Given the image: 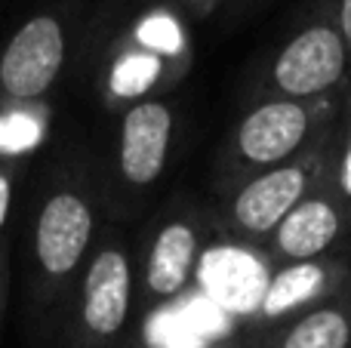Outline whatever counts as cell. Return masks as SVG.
I'll return each instance as SVG.
<instances>
[{
    "label": "cell",
    "mask_w": 351,
    "mask_h": 348,
    "mask_svg": "<svg viewBox=\"0 0 351 348\" xmlns=\"http://www.w3.org/2000/svg\"><path fill=\"white\" fill-rule=\"evenodd\" d=\"M191 31L173 0L142 3L114 28L93 22L71 74H86L105 111L154 96H170L191 68Z\"/></svg>",
    "instance_id": "7a4b0ae2"
},
{
    "label": "cell",
    "mask_w": 351,
    "mask_h": 348,
    "mask_svg": "<svg viewBox=\"0 0 351 348\" xmlns=\"http://www.w3.org/2000/svg\"><path fill=\"white\" fill-rule=\"evenodd\" d=\"M206 348H256V345L253 343H241V339H219V343H213Z\"/></svg>",
    "instance_id": "e0dca14e"
},
{
    "label": "cell",
    "mask_w": 351,
    "mask_h": 348,
    "mask_svg": "<svg viewBox=\"0 0 351 348\" xmlns=\"http://www.w3.org/2000/svg\"><path fill=\"white\" fill-rule=\"evenodd\" d=\"M339 154L342 121L336 129L321 136L308 151L216 191L219 203L213 213V225L231 238L259 247L302 197H308L317 185L333 176L339 166Z\"/></svg>",
    "instance_id": "8992f818"
},
{
    "label": "cell",
    "mask_w": 351,
    "mask_h": 348,
    "mask_svg": "<svg viewBox=\"0 0 351 348\" xmlns=\"http://www.w3.org/2000/svg\"><path fill=\"white\" fill-rule=\"evenodd\" d=\"M213 232V213L194 201H176L148 225L136 247V296L139 308H164L194 281V271Z\"/></svg>",
    "instance_id": "ba28073f"
},
{
    "label": "cell",
    "mask_w": 351,
    "mask_h": 348,
    "mask_svg": "<svg viewBox=\"0 0 351 348\" xmlns=\"http://www.w3.org/2000/svg\"><path fill=\"white\" fill-rule=\"evenodd\" d=\"M19 222L28 306L40 324H49L108 222L96 158L68 148L37 166Z\"/></svg>",
    "instance_id": "6da1fadb"
},
{
    "label": "cell",
    "mask_w": 351,
    "mask_h": 348,
    "mask_svg": "<svg viewBox=\"0 0 351 348\" xmlns=\"http://www.w3.org/2000/svg\"><path fill=\"white\" fill-rule=\"evenodd\" d=\"M346 99L348 92L333 99L256 96L222 139L216 154V191L308 151L321 136L339 127Z\"/></svg>",
    "instance_id": "277c9868"
},
{
    "label": "cell",
    "mask_w": 351,
    "mask_h": 348,
    "mask_svg": "<svg viewBox=\"0 0 351 348\" xmlns=\"http://www.w3.org/2000/svg\"><path fill=\"white\" fill-rule=\"evenodd\" d=\"M333 6H336V22H339V31L346 37V47L351 55V0H333Z\"/></svg>",
    "instance_id": "5bb4252c"
},
{
    "label": "cell",
    "mask_w": 351,
    "mask_h": 348,
    "mask_svg": "<svg viewBox=\"0 0 351 348\" xmlns=\"http://www.w3.org/2000/svg\"><path fill=\"white\" fill-rule=\"evenodd\" d=\"M256 348H351V271L305 312L262 330Z\"/></svg>",
    "instance_id": "8fae6325"
},
{
    "label": "cell",
    "mask_w": 351,
    "mask_h": 348,
    "mask_svg": "<svg viewBox=\"0 0 351 348\" xmlns=\"http://www.w3.org/2000/svg\"><path fill=\"white\" fill-rule=\"evenodd\" d=\"M10 247H0V318H3V306H6V281H10Z\"/></svg>",
    "instance_id": "9a60e30c"
},
{
    "label": "cell",
    "mask_w": 351,
    "mask_h": 348,
    "mask_svg": "<svg viewBox=\"0 0 351 348\" xmlns=\"http://www.w3.org/2000/svg\"><path fill=\"white\" fill-rule=\"evenodd\" d=\"M348 271H351V262L342 253L311 259V262L280 265L271 275V284L262 293L259 308H256L253 318L262 324V330H268V327L280 324V321L293 318V314L305 312L308 306L321 302Z\"/></svg>",
    "instance_id": "30bf717a"
},
{
    "label": "cell",
    "mask_w": 351,
    "mask_h": 348,
    "mask_svg": "<svg viewBox=\"0 0 351 348\" xmlns=\"http://www.w3.org/2000/svg\"><path fill=\"white\" fill-rule=\"evenodd\" d=\"M262 0H225V6H222V12H225V18H231V16H243V12H250L253 6H259Z\"/></svg>",
    "instance_id": "2e32d148"
},
{
    "label": "cell",
    "mask_w": 351,
    "mask_h": 348,
    "mask_svg": "<svg viewBox=\"0 0 351 348\" xmlns=\"http://www.w3.org/2000/svg\"><path fill=\"white\" fill-rule=\"evenodd\" d=\"M182 133V108L173 96H154L117 111L108 158L96 160L111 222H123L164 182Z\"/></svg>",
    "instance_id": "5b68a950"
},
{
    "label": "cell",
    "mask_w": 351,
    "mask_h": 348,
    "mask_svg": "<svg viewBox=\"0 0 351 348\" xmlns=\"http://www.w3.org/2000/svg\"><path fill=\"white\" fill-rule=\"evenodd\" d=\"M351 244V191L330 176L308 197L284 216L278 228L259 244L274 269L280 265L311 262L342 253Z\"/></svg>",
    "instance_id": "9c48e42d"
},
{
    "label": "cell",
    "mask_w": 351,
    "mask_h": 348,
    "mask_svg": "<svg viewBox=\"0 0 351 348\" xmlns=\"http://www.w3.org/2000/svg\"><path fill=\"white\" fill-rule=\"evenodd\" d=\"M136 308V247L121 222L108 219L47 327L59 348H127Z\"/></svg>",
    "instance_id": "3957f363"
},
{
    "label": "cell",
    "mask_w": 351,
    "mask_h": 348,
    "mask_svg": "<svg viewBox=\"0 0 351 348\" xmlns=\"http://www.w3.org/2000/svg\"><path fill=\"white\" fill-rule=\"evenodd\" d=\"M22 182H25L22 158L0 151V247H6L12 240V216H16Z\"/></svg>",
    "instance_id": "7c38bea8"
},
{
    "label": "cell",
    "mask_w": 351,
    "mask_h": 348,
    "mask_svg": "<svg viewBox=\"0 0 351 348\" xmlns=\"http://www.w3.org/2000/svg\"><path fill=\"white\" fill-rule=\"evenodd\" d=\"M259 96L333 99L351 92V55L333 0H308L293 31L256 74Z\"/></svg>",
    "instance_id": "52a82bcc"
},
{
    "label": "cell",
    "mask_w": 351,
    "mask_h": 348,
    "mask_svg": "<svg viewBox=\"0 0 351 348\" xmlns=\"http://www.w3.org/2000/svg\"><path fill=\"white\" fill-rule=\"evenodd\" d=\"M173 3L179 6L185 16H191V18H206V16H213L216 10H222L225 0H173Z\"/></svg>",
    "instance_id": "4fadbf2b"
},
{
    "label": "cell",
    "mask_w": 351,
    "mask_h": 348,
    "mask_svg": "<svg viewBox=\"0 0 351 348\" xmlns=\"http://www.w3.org/2000/svg\"><path fill=\"white\" fill-rule=\"evenodd\" d=\"M342 121H346V129L351 133V92H348V99H346V111H342Z\"/></svg>",
    "instance_id": "ac0fdd59"
}]
</instances>
